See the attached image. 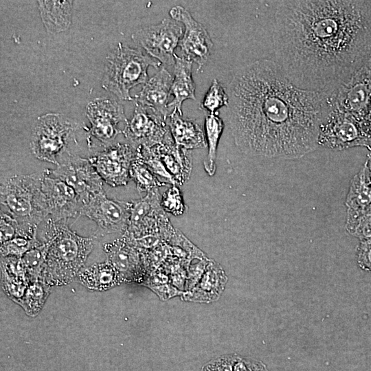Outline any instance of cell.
I'll return each mask as SVG.
<instances>
[{
    "instance_id": "52a82bcc",
    "label": "cell",
    "mask_w": 371,
    "mask_h": 371,
    "mask_svg": "<svg viewBox=\"0 0 371 371\" xmlns=\"http://www.w3.org/2000/svg\"><path fill=\"white\" fill-rule=\"evenodd\" d=\"M159 188L146 193L144 197L131 201V214L126 231L123 235L137 238L150 234L168 238L174 228L161 206Z\"/></svg>"
},
{
    "instance_id": "4dcf8cb0",
    "label": "cell",
    "mask_w": 371,
    "mask_h": 371,
    "mask_svg": "<svg viewBox=\"0 0 371 371\" xmlns=\"http://www.w3.org/2000/svg\"><path fill=\"white\" fill-rule=\"evenodd\" d=\"M161 206L166 213L175 216L183 214L187 209L182 193L175 185H171L161 195Z\"/></svg>"
},
{
    "instance_id": "3957f363",
    "label": "cell",
    "mask_w": 371,
    "mask_h": 371,
    "mask_svg": "<svg viewBox=\"0 0 371 371\" xmlns=\"http://www.w3.org/2000/svg\"><path fill=\"white\" fill-rule=\"evenodd\" d=\"M97 236L83 237L71 230L66 221H46L42 242L47 246L45 263L39 276L47 284L67 285L84 267Z\"/></svg>"
},
{
    "instance_id": "9c48e42d",
    "label": "cell",
    "mask_w": 371,
    "mask_h": 371,
    "mask_svg": "<svg viewBox=\"0 0 371 371\" xmlns=\"http://www.w3.org/2000/svg\"><path fill=\"white\" fill-rule=\"evenodd\" d=\"M131 201L109 199L104 191L97 193L83 205L80 216H85L98 226L101 235L124 234L127 229Z\"/></svg>"
},
{
    "instance_id": "d4e9b609",
    "label": "cell",
    "mask_w": 371,
    "mask_h": 371,
    "mask_svg": "<svg viewBox=\"0 0 371 371\" xmlns=\"http://www.w3.org/2000/svg\"><path fill=\"white\" fill-rule=\"evenodd\" d=\"M52 288V286L38 280L30 284L19 305L27 315L36 316L42 310Z\"/></svg>"
},
{
    "instance_id": "f1b7e54d",
    "label": "cell",
    "mask_w": 371,
    "mask_h": 371,
    "mask_svg": "<svg viewBox=\"0 0 371 371\" xmlns=\"http://www.w3.org/2000/svg\"><path fill=\"white\" fill-rule=\"evenodd\" d=\"M229 98L223 85L214 78L201 103L200 109L211 114L225 106H229Z\"/></svg>"
},
{
    "instance_id": "f546056e",
    "label": "cell",
    "mask_w": 371,
    "mask_h": 371,
    "mask_svg": "<svg viewBox=\"0 0 371 371\" xmlns=\"http://www.w3.org/2000/svg\"><path fill=\"white\" fill-rule=\"evenodd\" d=\"M39 242L40 240L37 239V238L16 236L1 244V257L14 256L21 258Z\"/></svg>"
},
{
    "instance_id": "e0dca14e",
    "label": "cell",
    "mask_w": 371,
    "mask_h": 371,
    "mask_svg": "<svg viewBox=\"0 0 371 371\" xmlns=\"http://www.w3.org/2000/svg\"><path fill=\"white\" fill-rule=\"evenodd\" d=\"M172 81V75L162 68L144 85L135 96V102L168 118L172 111L168 106Z\"/></svg>"
},
{
    "instance_id": "4fadbf2b",
    "label": "cell",
    "mask_w": 371,
    "mask_h": 371,
    "mask_svg": "<svg viewBox=\"0 0 371 371\" xmlns=\"http://www.w3.org/2000/svg\"><path fill=\"white\" fill-rule=\"evenodd\" d=\"M122 133L135 148L162 143L171 136L166 117L137 102Z\"/></svg>"
},
{
    "instance_id": "277c9868",
    "label": "cell",
    "mask_w": 371,
    "mask_h": 371,
    "mask_svg": "<svg viewBox=\"0 0 371 371\" xmlns=\"http://www.w3.org/2000/svg\"><path fill=\"white\" fill-rule=\"evenodd\" d=\"M43 172L12 176L1 181V210L25 227H37L48 215L42 190Z\"/></svg>"
},
{
    "instance_id": "30bf717a",
    "label": "cell",
    "mask_w": 371,
    "mask_h": 371,
    "mask_svg": "<svg viewBox=\"0 0 371 371\" xmlns=\"http://www.w3.org/2000/svg\"><path fill=\"white\" fill-rule=\"evenodd\" d=\"M135 157L136 148L132 145L117 143L104 147L89 160L102 181L115 187L126 186L131 180L130 170Z\"/></svg>"
},
{
    "instance_id": "2e32d148",
    "label": "cell",
    "mask_w": 371,
    "mask_h": 371,
    "mask_svg": "<svg viewBox=\"0 0 371 371\" xmlns=\"http://www.w3.org/2000/svg\"><path fill=\"white\" fill-rule=\"evenodd\" d=\"M103 250L106 261L118 272L122 281L133 280L145 270L146 265L142 253L123 235L104 244Z\"/></svg>"
},
{
    "instance_id": "6da1fadb",
    "label": "cell",
    "mask_w": 371,
    "mask_h": 371,
    "mask_svg": "<svg viewBox=\"0 0 371 371\" xmlns=\"http://www.w3.org/2000/svg\"><path fill=\"white\" fill-rule=\"evenodd\" d=\"M273 39L287 77L329 97L371 57V1H281Z\"/></svg>"
},
{
    "instance_id": "8992f818",
    "label": "cell",
    "mask_w": 371,
    "mask_h": 371,
    "mask_svg": "<svg viewBox=\"0 0 371 371\" xmlns=\"http://www.w3.org/2000/svg\"><path fill=\"white\" fill-rule=\"evenodd\" d=\"M80 125L67 116L49 113L35 120L32 128L30 148L41 161L58 166L71 153L69 146L76 141V132Z\"/></svg>"
},
{
    "instance_id": "e575fe53",
    "label": "cell",
    "mask_w": 371,
    "mask_h": 371,
    "mask_svg": "<svg viewBox=\"0 0 371 371\" xmlns=\"http://www.w3.org/2000/svg\"><path fill=\"white\" fill-rule=\"evenodd\" d=\"M365 164L367 166L368 172H369L370 179V181H371V155H369V157L368 158V159H367V161H366Z\"/></svg>"
},
{
    "instance_id": "ba28073f",
    "label": "cell",
    "mask_w": 371,
    "mask_h": 371,
    "mask_svg": "<svg viewBox=\"0 0 371 371\" xmlns=\"http://www.w3.org/2000/svg\"><path fill=\"white\" fill-rule=\"evenodd\" d=\"M182 34L183 27L179 22L164 19L157 24L139 29L131 38L161 64L174 66L175 49Z\"/></svg>"
},
{
    "instance_id": "836d02e7",
    "label": "cell",
    "mask_w": 371,
    "mask_h": 371,
    "mask_svg": "<svg viewBox=\"0 0 371 371\" xmlns=\"http://www.w3.org/2000/svg\"><path fill=\"white\" fill-rule=\"evenodd\" d=\"M231 371H267V369L261 361L235 355Z\"/></svg>"
},
{
    "instance_id": "7a4b0ae2",
    "label": "cell",
    "mask_w": 371,
    "mask_h": 371,
    "mask_svg": "<svg viewBox=\"0 0 371 371\" xmlns=\"http://www.w3.org/2000/svg\"><path fill=\"white\" fill-rule=\"evenodd\" d=\"M228 122L244 153L293 159L318 146L327 96L295 85L280 65L259 60L238 69L228 89Z\"/></svg>"
},
{
    "instance_id": "7c38bea8",
    "label": "cell",
    "mask_w": 371,
    "mask_h": 371,
    "mask_svg": "<svg viewBox=\"0 0 371 371\" xmlns=\"http://www.w3.org/2000/svg\"><path fill=\"white\" fill-rule=\"evenodd\" d=\"M49 173L73 188L83 205L90 197L104 191V181L89 159L70 153L60 162L56 169L49 170Z\"/></svg>"
},
{
    "instance_id": "5b68a950",
    "label": "cell",
    "mask_w": 371,
    "mask_h": 371,
    "mask_svg": "<svg viewBox=\"0 0 371 371\" xmlns=\"http://www.w3.org/2000/svg\"><path fill=\"white\" fill-rule=\"evenodd\" d=\"M161 63L148 54L119 43L107 55L102 87L122 100H133L130 91L148 80V69Z\"/></svg>"
},
{
    "instance_id": "7402d4cb",
    "label": "cell",
    "mask_w": 371,
    "mask_h": 371,
    "mask_svg": "<svg viewBox=\"0 0 371 371\" xmlns=\"http://www.w3.org/2000/svg\"><path fill=\"white\" fill-rule=\"evenodd\" d=\"M38 10L47 31L56 34L67 30L71 24L73 1H38Z\"/></svg>"
},
{
    "instance_id": "ffe728a7",
    "label": "cell",
    "mask_w": 371,
    "mask_h": 371,
    "mask_svg": "<svg viewBox=\"0 0 371 371\" xmlns=\"http://www.w3.org/2000/svg\"><path fill=\"white\" fill-rule=\"evenodd\" d=\"M192 62L175 55L174 77L171 87L173 100L169 103V108L177 109L182 113L183 102L188 99L196 100V87L192 78Z\"/></svg>"
},
{
    "instance_id": "9a60e30c",
    "label": "cell",
    "mask_w": 371,
    "mask_h": 371,
    "mask_svg": "<svg viewBox=\"0 0 371 371\" xmlns=\"http://www.w3.org/2000/svg\"><path fill=\"white\" fill-rule=\"evenodd\" d=\"M43 172L42 190L50 218L60 222L80 216L83 203L74 189L51 175L49 170Z\"/></svg>"
},
{
    "instance_id": "d6a6232c",
    "label": "cell",
    "mask_w": 371,
    "mask_h": 371,
    "mask_svg": "<svg viewBox=\"0 0 371 371\" xmlns=\"http://www.w3.org/2000/svg\"><path fill=\"white\" fill-rule=\"evenodd\" d=\"M357 262L361 269L371 271V239L360 240L357 249Z\"/></svg>"
},
{
    "instance_id": "cb8c5ba5",
    "label": "cell",
    "mask_w": 371,
    "mask_h": 371,
    "mask_svg": "<svg viewBox=\"0 0 371 371\" xmlns=\"http://www.w3.org/2000/svg\"><path fill=\"white\" fill-rule=\"evenodd\" d=\"M345 205L347 209L359 210L371 205V181L366 164L352 179Z\"/></svg>"
},
{
    "instance_id": "603a6c76",
    "label": "cell",
    "mask_w": 371,
    "mask_h": 371,
    "mask_svg": "<svg viewBox=\"0 0 371 371\" xmlns=\"http://www.w3.org/2000/svg\"><path fill=\"white\" fill-rule=\"evenodd\" d=\"M224 122L218 112L209 113L205 117L204 131L207 146V155L203 161V168L209 176H213L216 170V155L220 138L224 129Z\"/></svg>"
},
{
    "instance_id": "4316f807",
    "label": "cell",
    "mask_w": 371,
    "mask_h": 371,
    "mask_svg": "<svg viewBox=\"0 0 371 371\" xmlns=\"http://www.w3.org/2000/svg\"><path fill=\"white\" fill-rule=\"evenodd\" d=\"M131 179L139 193L149 192L154 189L168 186L161 181L151 169L137 155L132 162L130 170Z\"/></svg>"
},
{
    "instance_id": "8fae6325",
    "label": "cell",
    "mask_w": 371,
    "mask_h": 371,
    "mask_svg": "<svg viewBox=\"0 0 371 371\" xmlns=\"http://www.w3.org/2000/svg\"><path fill=\"white\" fill-rule=\"evenodd\" d=\"M169 14L172 19L184 25V33L179 44L183 57L196 63L198 70H201L208 60L213 47L208 32L181 5L172 8Z\"/></svg>"
},
{
    "instance_id": "83f0119b",
    "label": "cell",
    "mask_w": 371,
    "mask_h": 371,
    "mask_svg": "<svg viewBox=\"0 0 371 371\" xmlns=\"http://www.w3.org/2000/svg\"><path fill=\"white\" fill-rule=\"evenodd\" d=\"M46 251V244L40 240L21 258L29 284L38 280L45 263Z\"/></svg>"
},
{
    "instance_id": "d6986e66",
    "label": "cell",
    "mask_w": 371,
    "mask_h": 371,
    "mask_svg": "<svg viewBox=\"0 0 371 371\" xmlns=\"http://www.w3.org/2000/svg\"><path fill=\"white\" fill-rule=\"evenodd\" d=\"M167 124L175 143L187 150L207 146L205 131L194 120L183 117L174 109L167 118Z\"/></svg>"
},
{
    "instance_id": "1f68e13d",
    "label": "cell",
    "mask_w": 371,
    "mask_h": 371,
    "mask_svg": "<svg viewBox=\"0 0 371 371\" xmlns=\"http://www.w3.org/2000/svg\"><path fill=\"white\" fill-rule=\"evenodd\" d=\"M29 285L24 277L1 276V286L5 293L14 302L20 304Z\"/></svg>"
},
{
    "instance_id": "44dd1931",
    "label": "cell",
    "mask_w": 371,
    "mask_h": 371,
    "mask_svg": "<svg viewBox=\"0 0 371 371\" xmlns=\"http://www.w3.org/2000/svg\"><path fill=\"white\" fill-rule=\"evenodd\" d=\"M76 278L88 289L96 291L109 290L123 282L118 272L106 260L84 267Z\"/></svg>"
},
{
    "instance_id": "484cf974",
    "label": "cell",
    "mask_w": 371,
    "mask_h": 371,
    "mask_svg": "<svg viewBox=\"0 0 371 371\" xmlns=\"http://www.w3.org/2000/svg\"><path fill=\"white\" fill-rule=\"evenodd\" d=\"M346 230L360 240L371 239V205L359 210L347 209Z\"/></svg>"
},
{
    "instance_id": "5bb4252c",
    "label": "cell",
    "mask_w": 371,
    "mask_h": 371,
    "mask_svg": "<svg viewBox=\"0 0 371 371\" xmlns=\"http://www.w3.org/2000/svg\"><path fill=\"white\" fill-rule=\"evenodd\" d=\"M86 115L91 123L90 135L104 147L113 144L117 135L122 133L121 123L128 120L123 105L113 99L96 98L86 106Z\"/></svg>"
},
{
    "instance_id": "ac0fdd59",
    "label": "cell",
    "mask_w": 371,
    "mask_h": 371,
    "mask_svg": "<svg viewBox=\"0 0 371 371\" xmlns=\"http://www.w3.org/2000/svg\"><path fill=\"white\" fill-rule=\"evenodd\" d=\"M152 146L175 186H182L190 179L192 164L189 150L177 145L172 135Z\"/></svg>"
}]
</instances>
